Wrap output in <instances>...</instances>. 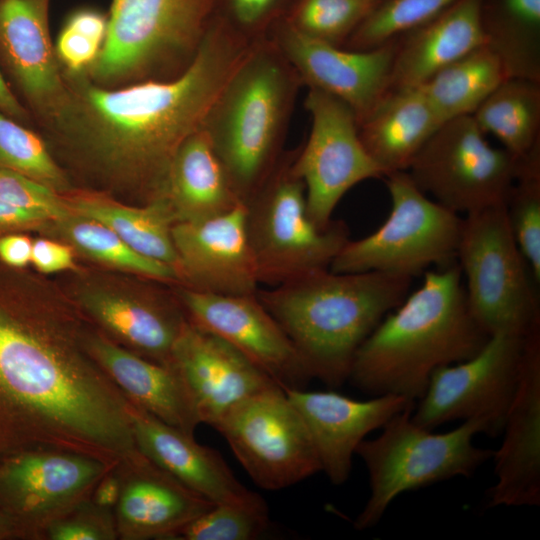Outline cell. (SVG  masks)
Listing matches in <instances>:
<instances>
[{
    "label": "cell",
    "mask_w": 540,
    "mask_h": 540,
    "mask_svg": "<svg viewBox=\"0 0 540 540\" xmlns=\"http://www.w3.org/2000/svg\"><path fill=\"white\" fill-rule=\"evenodd\" d=\"M302 85L346 103L359 124L389 92L397 38L369 50L331 45L291 28L283 20L267 35Z\"/></svg>",
    "instance_id": "obj_18"
},
{
    "label": "cell",
    "mask_w": 540,
    "mask_h": 540,
    "mask_svg": "<svg viewBox=\"0 0 540 540\" xmlns=\"http://www.w3.org/2000/svg\"><path fill=\"white\" fill-rule=\"evenodd\" d=\"M402 35L397 39L389 92L419 87L444 67L485 45L482 0H457L432 20Z\"/></svg>",
    "instance_id": "obj_27"
},
{
    "label": "cell",
    "mask_w": 540,
    "mask_h": 540,
    "mask_svg": "<svg viewBox=\"0 0 540 540\" xmlns=\"http://www.w3.org/2000/svg\"><path fill=\"white\" fill-rule=\"evenodd\" d=\"M11 539H18L17 532L8 517L0 509V540Z\"/></svg>",
    "instance_id": "obj_49"
},
{
    "label": "cell",
    "mask_w": 540,
    "mask_h": 540,
    "mask_svg": "<svg viewBox=\"0 0 540 540\" xmlns=\"http://www.w3.org/2000/svg\"><path fill=\"white\" fill-rule=\"evenodd\" d=\"M297 149L278 163L244 204L246 231L259 283L276 286L327 269L349 240L344 222L322 228L310 217L305 185L293 169Z\"/></svg>",
    "instance_id": "obj_8"
},
{
    "label": "cell",
    "mask_w": 540,
    "mask_h": 540,
    "mask_svg": "<svg viewBox=\"0 0 540 540\" xmlns=\"http://www.w3.org/2000/svg\"><path fill=\"white\" fill-rule=\"evenodd\" d=\"M508 221L532 276L540 282V145L518 158L505 201Z\"/></svg>",
    "instance_id": "obj_35"
},
{
    "label": "cell",
    "mask_w": 540,
    "mask_h": 540,
    "mask_svg": "<svg viewBox=\"0 0 540 540\" xmlns=\"http://www.w3.org/2000/svg\"><path fill=\"white\" fill-rule=\"evenodd\" d=\"M480 130L521 158L540 145V82L505 79L472 115Z\"/></svg>",
    "instance_id": "obj_32"
},
{
    "label": "cell",
    "mask_w": 540,
    "mask_h": 540,
    "mask_svg": "<svg viewBox=\"0 0 540 540\" xmlns=\"http://www.w3.org/2000/svg\"><path fill=\"white\" fill-rule=\"evenodd\" d=\"M507 78L499 57L487 45H482L444 67L419 87L445 122L473 115Z\"/></svg>",
    "instance_id": "obj_33"
},
{
    "label": "cell",
    "mask_w": 540,
    "mask_h": 540,
    "mask_svg": "<svg viewBox=\"0 0 540 540\" xmlns=\"http://www.w3.org/2000/svg\"><path fill=\"white\" fill-rule=\"evenodd\" d=\"M118 539L114 512L95 505L90 498L53 522L43 540Z\"/></svg>",
    "instance_id": "obj_43"
},
{
    "label": "cell",
    "mask_w": 540,
    "mask_h": 540,
    "mask_svg": "<svg viewBox=\"0 0 540 540\" xmlns=\"http://www.w3.org/2000/svg\"><path fill=\"white\" fill-rule=\"evenodd\" d=\"M114 466L60 450L10 456L0 460V509L18 539L43 540L47 528L90 498L97 482Z\"/></svg>",
    "instance_id": "obj_15"
},
{
    "label": "cell",
    "mask_w": 540,
    "mask_h": 540,
    "mask_svg": "<svg viewBox=\"0 0 540 540\" xmlns=\"http://www.w3.org/2000/svg\"><path fill=\"white\" fill-rule=\"evenodd\" d=\"M53 222L47 216L27 210L0 199V228L42 229Z\"/></svg>",
    "instance_id": "obj_45"
},
{
    "label": "cell",
    "mask_w": 540,
    "mask_h": 540,
    "mask_svg": "<svg viewBox=\"0 0 540 540\" xmlns=\"http://www.w3.org/2000/svg\"><path fill=\"white\" fill-rule=\"evenodd\" d=\"M119 464L123 484L114 509L118 539L170 540L214 505L143 454Z\"/></svg>",
    "instance_id": "obj_25"
},
{
    "label": "cell",
    "mask_w": 540,
    "mask_h": 540,
    "mask_svg": "<svg viewBox=\"0 0 540 540\" xmlns=\"http://www.w3.org/2000/svg\"><path fill=\"white\" fill-rule=\"evenodd\" d=\"M296 0H214V16L250 42L267 37Z\"/></svg>",
    "instance_id": "obj_41"
},
{
    "label": "cell",
    "mask_w": 540,
    "mask_h": 540,
    "mask_svg": "<svg viewBox=\"0 0 540 540\" xmlns=\"http://www.w3.org/2000/svg\"><path fill=\"white\" fill-rule=\"evenodd\" d=\"M173 287L191 323L234 346L283 390L305 389L311 377L257 292L216 295Z\"/></svg>",
    "instance_id": "obj_17"
},
{
    "label": "cell",
    "mask_w": 540,
    "mask_h": 540,
    "mask_svg": "<svg viewBox=\"0 0 540 540\" xmlns=\"http://www.w3.org/2000/svg\"><path fill=\"white\" fill-rule=\"evenodd\" d=\"M391 208L371 234L348 240L331 262L336 273L382 272L413 277L456 262L463 218L431 199L406 171L386 174Z\"/></svg>",
    "instance_id": "obj_10"
},
{
    "label": "cell",
    "mask_w": 540,
    "mask_h": 540,
    "mask_svg": "<svg viewBox=\"0 0 540 540\" xmlns=\"http://www.w3.org/2000/svg\"><path fill=\"white\" fill-rule=\"evenodd\" d=\"M482 27L508 78L540 82V0H482Z\"/></svg>",
    "instance_id": "obj_31"
},
{
    "label": "cell",
    "mask_w": 540,
    "mask_h": 540,
    "mask_svg": "<svg viewBox=\"0 0 540 540\" xmlns=\"http://www.w3.org/2000/svg\"><path fill=\"white\" fill-rule=\"evenodd\" d=\"M50 0H0V51L42 120L63 102L67 82L52 45Z\"/></svg>",
    "instance_id": "obj_24"
},
{
    "label": "cell",
    "mask_w": 540,
    "mask_h": 540,
    "mask_svg": "<svg viewBox=\"0 0 540 540\" xmlns=\"http://www.w3.org/2000/svg\"><path fill=\"white\" fill-rule=\"evenodd\" d=\"M0 112L7 116L23 120L27 116L24 107L19 103L17 98L7 86L0 72Z\"/></svg>",
    "instance_id": "obj_48"
},
{
    "label": "cell",
    "mask_w": 540,
    "mask_h": 540,
    "mask_svg": "<svg viewBox=\"0 0 540 540\" xmlns=\"http://www.w3.org/2000/svg\"><path fill=\"white\" fill-rule=\"evenodd\" d=\"M268 507L214 504L170 540H253L269 526Z\"/></svg>",
    "instance_id": "obj_39"
},
{
    "label": "cell",
    "mask_w": 540,
    "mask_h": 540,
    "mask_svg": "<svg viewBox=\"0 0 540 540\" xmlns=\"http://www.w3.org/2000/svg\"><path fill=\"white\" fill-rule=\"evenodd\" d=\"M65 197L74 212L106 225L139 254L176 271L177 254L172 239L175 218L165 197L136 206L96 192Z\"/></svg>",
    "instance_id": "obj_30"
},
{
    "label": "cell",
    "mask_w": 540,
    "mask_h": 540,
    "mask_svg": "<svg viewBox=\"0 0 540 540\" xmlns=\"http://www.w3.org/2000/svg\"><path fill=\"white\" fill-rule=\"evenodd\" d=\"M123 484V474L120 464L112 467L97 482L90 495V500L97 506L111 510L119 501Z\"/></svg>",
    "instance_id": "obj_46"
},
{
    "label": "cell",
    "mask_w": 540,
    "mask_h": 540,
    "mask_svg": "<svg viewBox=\"0 0 540 540\" xmlns=\"http://www.w3.org/2000/svg\"><path fill=\"white\" fill-rule=\"evenodd\" d=\"M87 342L92 355L130 403L194 435L202 423L184 380L172 364H161L132 352L93 325Z\"/></svg>",
    "instance_id": "obj_26"
},
{
    "label": "cell",
    "mask_w": 540,
    "mask_h": 540,
    "mask_svg": "<svg viewBox=\"0 0 540 540\" xmlns=\"http://www.w3.org/2000/svg\"><path fill=\"white\" fill-rule=\"evenodd\" d=\"M212 427L265 490L288 488L321 472L307 428L278 385L237 404Z\"/></svg>",
    "instance_id": "obj_13"
},
{
    "label": "cell",
    "mask_w": 540,
    "mask_h": 540,
    "mask_svg": "<svg viewBox=\"0 0 540 540\" xmlns=\"http://www.w3.org/2000/svg\"><path fill=\"white\" fill-rule=\"evenodd\" d=\"M525 336L492 334L470 358L437 368L415 403L412 420L430 430L476 420L484 434H502L518 386Z\"/></svg>",
    "instance_id": "obj_12"
},
{
    "label": "cell",
    "mask_w": 540,
    "mask_h": 540,
    "mask_svg": "<svg viewBox=\"0 0 540 540\" xmlns=\"http://www.w3.org/2000/svg\"><path fill=\"white\" fill-rule=\"evenodd\" d=\"M485 136L472 115L447 120L406 172L425 194L458 214L505 204L518 158L492 146Z\"/></svg>",
    "instance_id": "obj_11"
},
{
    "label": "cell",
    "mask_w": 540,
    "mask_h": 540,
    "mask_svg": "<svg viewBox=\"0 0 540 540\" xmlns=\"http://www.w3.org/2000/svg\"><path fill=\"white\" fill-rule=\"evenodd\" d=\"M300 86L279 48L264 37L252 43L203 121L201 129L244 204L283 154Z\"/></svg>",
    "instance_id": "obj_5"
},
{
    "label": "cell",
    "mask_w": 540,
    "mask_h": 540,
    "mask_svg": "<svg viewBox=\"0 0 540 540\" xmlns=\"http://www.w3.org/2000/svg\"><path fill=\"white\" fill-rule=\"evenodd\" d=\"M43 232L58 237L74 251L99 264L178 285L177 273L171 266L139 254L109 227L92 218L73 211L66 218L51 222Z\"/></svg>",
    "instance_id": "obj_34"
},
{
    "label": "cell",
    "mask_w": 540,
    "mask_h": 540,
    "mask_svg": "<svg viewBox=\"0 0 540 540\" xmlns=\"http://www.w3.org/2000/svg\"><path fill=\"white\" fill-rule=\"evenodd\" d=\"M164 197L175 223L210 219L243 203L201 128L178 149Z\"/></svg>",
    "instance_id": "obj_29"
},
{
    "label": "cell",
    "mask_w": 540,
    "mask_h": 540,
    "mask_svg": "<svg viewBox=\"0 0 540 540\" xmlns=\"http://www.w3.org/2000/svg\"><path fill=\"white\" fill-rule=\"evenodd\" d=\"M245 205L172 227L178 285L216 295L256 293L259 280L245 222Z\"/></svg>",
    "instance_id": "obj_19"
},
{
    "label": "cell",
    "mask_w": 540,
    "mask_h": 540,
    "mask_svg": "<svg viewBox=\"0 0 540 540\" xmlns=\"http://www.w3.org/2000/svg\"><path fill=\"white\" fill-rule=\"evenodd\" d=\"M489 335L473 317L457 262L426 271L356 352L348 382L363 393L416 402L439 367L477 353Z\"/></svg>",
    "instance_id": "obj_3"
},
{
    "label": "cell",
    "mask_w": 540,
    "mask_h": 540,
    "mask_svg": "<svg viewBox=\"0 0 540 540\" xmlns=\"http://www.w3.org/2000/svg\"><path fill=\"white\" fill-rule=\"evenodd\" d=\"M91 326L47 280L0 291V460L60 450L116 465L140 455L131 403L92 355Z\"/></svg>",
    "instance_id": "obj_1"
},
{
    "label": "cell",
    "mask_w": 540,
    "mask_h": 540,
    "mask_svg": "<svg viewBox=\"0 0 540 540\" xmlns=\"http://www.w3.org/2000/svg\"><path fill=\"white\" fill-rule=\"evenodd\" d=\"M107 25V16L92 8L69 14L54 47L64 72L80 74L90 68L105 41Z\"/></svg>",
    "instance_id": "obj_40"
},
{
    "label": "cell",
    "mask_w": 540,
    "mask_h": 540,
    "mask_svg": "<svg viewBox=\"0 0 540 540\" xmlns=\"http://www.w3.org/2000/svg\"><path fill=\"white\" fill-rule=\"evenodd\" d=\"M0 199L15 206L41 213L52 221L73 211L65 196L26 175L0 168Z\"/></svg>",
    "instance_id": "obj_42"
},
{
    "label": "cell",
    "mask_w": 540,
    "mask_h": 540,
    "mask_svg": "<svg viewBox=\"0 0 540 540\" xmlns=\"http://www.w3.org/2000/svg\"><path fill=\"white\" fill-rule=\"evenodd\" d=\"M457 0H383L343 44L369 50L432 20Z\"/></svg>",
    "instance_id": "obj_37"
},
{
    "label": "cell",
    "mask_w": 540,
    "mask_h": 540,
    "mask_svg": "<svg viewBox=\"0 0 540 540\" xmlns=\"http://www.w3.org/2000/svg\"><path fill=\"white\" fill-rule=\"evenodd\" d=\"M502 434L492 457L496 482L488 489L489 506H539L540 322L525 336L518 386Z\"/></svg>",
    "instance_id": "obj_20"
},
{
    "label": "cell",
    "mask_w": 540,
    "mask_h": 540,
    "mask_svg": "<svg viewBox=\"0 0 540 540\" xmlns=\"http://www.w3.org/2000/svg\"><path fill=\"white\" fill-rule=\"evenodd\" d=\"M284 391L307 428L321 472L334 485L348 480L353 455L370 432L382 428L393 416L415 405L414 401L394 394L377 395L362 401L334 391Z\"/></svg>",
    "instance_id": "obj_22"
},
{
    "label": "cell",
    "mask_w": 540,
    "mask_h": 540,
    "mask_svg": "<svg viewBox=\"0 0 540 540\" xmlns=\"http://www.w3.org/2000/svg\"><path fill=\"white\" fill-rule=\"evenodd\" d=\"M32 241L19 234L0 238V259L7 265L21 268L31 262Z\"/></svg>",
    "instance_id": "obj_47"
},
{
    "label": "cell",
    "mask_w": 540,
    "mask_h": 540,
    "mask_svg": "<svg viewBox=\"0 0 540 540\" xmlns=\"http://www.w3.org/2000/svg\"><path fill=\"white\" fill-rule=\"evenodd\" d=\"M456 262L470 311L489 336H525L540 322L536 282L504 203L464 215Z\"/></svg>",
    "instance_id": "obj_9"
},
{
    "label": "cell",
    "mask_w": 540,
    "mask_h": 540,
    "mask_svg": "<svg viewBox=\"0 0 540 540\" xmlns=\"http://www.w3.org/2000/svg\"><path fill=\"white\" fill-rule=\"evenodd\" d=\"M156 280L128 282L81 278L71 298L93 326L117 344L155 362L171 365L174 346L188 323L175 293Z\"/></svg>",
    "instance_id": "obj_16"
},
{
    "label": "cell",
    "mask_w": 540,
    "mask_h": 540,
    "mask_svg": "<svg viewBox=\"0 0 540 540\" xmlns=\"http://www.w3.org/2000/svg\"><path fill=\"white\" fill-rule=\"evenodd\" d=\"M31 263L44 274L76 268L74 250L68 244L45 238L33 241Z\"/></svg>",
    "instance_id": "obj_44"
},
{
    "label": "cell",
    "mask_w": 540,
    "mask_h": 540,
    "mask_svg": "<svg viewBox=\"0 0 540 540\" xmlns=\"http://www.w3.org/2000/svg\"><path fill=\"white\" fill-rule=\"evenodd\" d=\"M0 168L26 175L58 193L68 192L64 170L35 133L0 113Z\"/></svg>",
    "instance_id": "obj_38"
},
{
    "label": "cell",
    "mask_w": 540,
    "mask_h": 540,
    "mask_svg": "<svg viewBox=\"0 0 540 540\" xmlns=\"http://www.w3.org/2000/svg\"><path fill=\"white\" fill-rule=\"evenodd\" d=\"M252 43L213 16L194 60L174 78L107 88L64 72L65 99L43 124L103 185L138 205L163 198L178 149Z\"/></svg>",
    "instance_id": "obj_2"
},
{
    "label": "cell",
    "mask_w": 540,
    "mask_h": 540,
    "mask_svg": "<svg viewBox=\"0 0 540 540\" xmlns=\"http://www.w3.org/2000/svg\"><path fill=\"white\" fill-rule=\"evenodd\" d=\"M412 278L382 272L336 273L329 268L258 289L311 379L329 388L347 382L357 350L410 292Z\"/></svg>",
    "instance_id": "obj_4"
},
{
    "label": "cell",
    "mask_w": 540,
    "mask_h": 540,
    "mask_svg": "<svg viewBox=\"0 0 540 540\" xmlns=\"http://www.w3.org/2000/svg\"><path fill=\"white\" fill-rule=\"evenodd\" d=\"M214 15V0H112L100 53L85 72L114 88L167 80L194 60Z\"/></svg>",
    "instance_id": "obj_6"
},
{
    "label": "cell",
    "mask_w": 540,
    "mask_h": 540,
    "mask_svg": "<svg viewBox=\"0 0 540 540\" xmlns=\"http://www.w3.org/2000/svg\"><path fill=\"white\" fill-rule=\"evenodd\" d=\"M305 108L311 116L307 142L297 148L293 169L305 185L311 219L325 228L343 196L355 185L383 178L365 149L351 108L340 99L308 88Z\"/></svg>",
    "instance_id": "obj_14"
},
{
    "label": "cell",
    "mask_w": 540,
    "mask_h": 540,
    "mask_svg": "<svg viewBox=\"0 0 540 540\" xmlns=\"http://www.w3.org/2000/svg\"><path fill=\"white\" fill-rule=\"evenodd\" d=\"M171 364L184 380L201 423L211 427L237 404L278 385L234 346L190 321L174 346Z\"/></svg>",
    "instance_id": "obj_21"
},
{
    "label": "cell",
    "mask_w": 540,
    "mask_h": 540,
    "mask_svg": "<svg viewBox=\"0 0 540 540\" xmlns=\"http://www.w3.org/2000/svg\"><path fill=\"white\" fill-rule=\"evenodd\" d=\"M443 123L421 87H415L388 92L358 124V132L365 149L385 176L407 171Z\"/></svg>",
    "instance_id": "obj_28"
},
{
    "label": "cell",
    "mask_w": 540,
    "mask_h": 540,
    "mask_svg": "<svg viewBox=\"0 0 540 540\" xmlns=\"http://www.w3.org/2000/svg\"><path fill=\"white\" fill-rule=\"evenodd\" d=\"M415 406V405H414ZM414 406L393 416L373 439H364L355 454L369 476L370 496L354 520L356 530L375 526L401 494L449 480L469 477L493 457V450L479 448L473 438L483 433L476 420L434 433L412 420Z\"/></svg>",
    "instance_id": "obj_7"
},
{
    "label": "cell",
    "mask_w": 540,
    "mask_h": 540,
    "mask_svg": "<svg viewBox=\"0 0 540 540\" xmlns=\"http://www.w3.org/2000/svg\"><path fill=\"white\" fill-rule=\"evenodd\" d=\"M130 415L138 450L186 487L214 504L267 507L235 477L218 451L132 403Z\"/></svg>",
    "instance_id": "obj_23"
},
{
    "label": "cell",
    "mask_w": 540,
    "mask_h": 540,
    "mask_svg": "<svg viewBox=\"0 0 540 540\" xmlns=\"http://www.w3.org/2000/svg\"><path fill=\"white\" fill-rule=\"evenodd\" d=\"M383 0H296L283 21L310 38L342 47Z\"/></svg>",
    "instance_id": "obj_36"
}]
</instances>
